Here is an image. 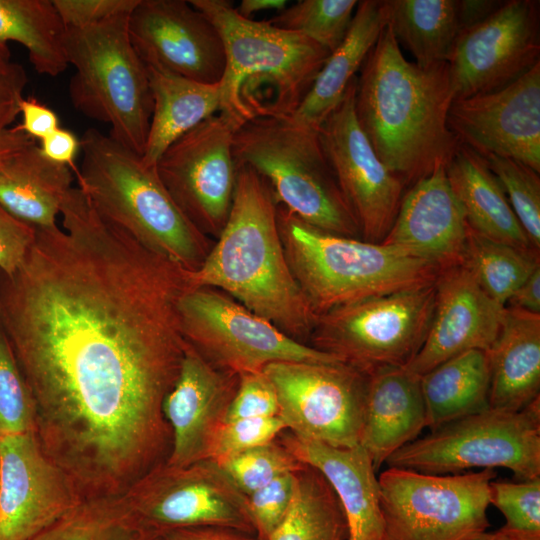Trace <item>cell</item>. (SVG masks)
I'll use <instances>...</instances> for the list:
<instances>
[{
    "instance_id": "43",
    "label": "cell",
    "mask_w": 540,
    "mask_h": 540,
    "mask_svg": "<svg viewBox=\"0 0 540 540\" xmlns=\"http://www.w3.org/2000/svg\"><path fill=\"white\" fill-rule=\"evenodd\" d=\"M295 472L281 475L247 496L258 540H269L286 517L294 496Z\"/></svg>"
},
{
    "instance_id": "33",
    "label": "cell",
    "mask_w": 540,
    "mask_h": 540,
    "mask_svg": "<svg viewBox=\"0 0 540 540\" xmlns=\"http://www.w3.org/2000/svg\"><path fill=\"white\" fill-rule=\"evenodd\" d=\"M65 26L51 0H0V47L21 44L39 74L66 70Z\"/></svg>"
},
{
    "instance_id": "8",
    "label": "cell",
    "mask_w": 540,
    "mask_h": 540,
    "mask_svg": "<svg viewBox=\"0 0 540 540\" xmlns=\"http://www.w3.org/2000/svg\"><path fill=\"white\" fill-rule=\"evenodd\" d=\"M129 15L66 28L64 48L75 68L68 88L74 108L110 125V137L142 156L153 97L147 67L129 37Z\"/></svg>"
},
{
    "instance_id": "10",
    "label": "cell",
    "mask_w": 540,
    "mask_h": 540,
    "mask_svg": "<svg viewBox=\"0 0 540 540\" xmlns=\"http://www.w3.org/2000/svg\"><path fill=\"white\" fill-rule=\"evenodd\" d=\"M434 300L435 282L335 307L317 316L310 346L366 375L406 366L424 343Z\"/></svg>"
},
{
    "instance_id": "38",
    "label": "cell",
    "mask_w": 540,
    "mask_h": 540,
    "mask_svg": "<svg viewBox=\"0 0 540 540\" xmlns=\"http://www.w3.org/2000/svg\"><path fill=\"white\" fill-rule=\"evenodd\" d=\"M502 185L532 247L540 248V178L531 167L511 158L482 156Z\"/></svg>"
},
{
    "instance_id": "12",
    "label": "cell",
    "mask_w": 540,
    "mask_h": 540,
    "mask_svg": "<svg viewBox=\"0 0 540 540\" xmlns=\"http://www.w3.org/2000/svg\"><path fill=\"white\" fill-rule=\"evenodd\" d=\"M185 340L214 366L235 374L273 362H341L285 334L225 293L189 287L178 301Z\"/></svg>"
},
{
    "instance_id": "44",
    "label": "cell",
    "mask_w": 540,
    "mask_h": 540,
    "mask_svg": "<svg viewBox=\"0 0 540 540\" xmlns=\"http://www.w3.org/2000/svg\"><path fill=\"white\" fill-rule=\"evenodd\" d=\"M278 414L276 391L263 370L239 374L226 420L274 417Z\"/></svg>"
},
{
    "instance_id": "48",
    "label": "cell",
    "mask_w": 540,
    "mask_h": 540,
    "mask_svg": "<svg viewBox=\"0 0 540 540\" xmlns=\"http://www.w3.org/2000/svg\"><path fill=\"white\" fill-rule=\"evenodd\" d=\"M22 122L19 128L34 140H42L60 127L57 114L36 98H24L20 103Z\"/></svg>"
},
{
    "instance_id": "9",
    "label": "cell",
    "mask_w": 540,
    "mask_h": 540,
    "mask_svg": "<svg viewBox=\"0 0 540 540\" xmlns=\"http://www.w3.org/2000/svg\"><path fill=\"white\" fill-rule=\"evenodd\" d=\"M385 463L437 475L503 467L516 480L540 477V397L518 412L489 408L451 421L406 444Z\"/></svg>"
},
{
    "instance_id": "53",
    "label": "cell",
    "mask_w": 540,
    "mask_h": 540,
    "mask_svg": "<svg viewBox=\"0 0 540 540\" xmlns=\"http://www.w3.org/2000/svg\"><path fill=\"white\" fill-rule=\"evenodd\" d=\"M35 140L19 126L10 127L0 133V165L12 154L34 143Z\"/></svg>"
},
{
    "instance_id": "21",
    "label": "cell",
    "mask_w": 540,
    "mask_h": 540,
    "mask_svg": "<svg viewBox=\"0 0 540 540\" xmlns=\"http://www.w3.org/2000/svg\"><path fill=\"white\" fill-rule=\"evenodd\" d=\"M238 379V374L214 366L186 341L177 379L162 406L171 431L167 465L184 467L210 459Z\"/></svg>"
},
{
    "instance_id": "19",
    "label": "cell",
    "mask_w": 540,
    "mask_h": 540,
    "mask_svg": "<svg viewBox=\"0 0 540 540\" xmlns=\"http://www.w3.org/2000/svg\"><path fill=\"white\" fill-rule=\"evenodd\" d=\"M447 123L480 156L517 160L540 172V62L492 92L452 101Z\"/></svg>"
},
{
    "instance_id": "42",
    "label": "cell",
    "mask_w": 540,
    "mask_h": 540,
    "mask_svg": "<svg viewBox=\"0 0 540 540\" xmlns=\"http://www.w3.org/2000/svg\"><path fill=\"white\" fill-rule=\"evenodd\" d=\"M285 430L286 425L279 416L226 420L214 437L210 459L220 462L268 444Z\"/></svg>"
},
{
    "instance_id": "49",
    "label": "cell",
    "mask_w": 540,
    "mask_h": 540,
    "mask_svg": "<svg viewBox=\"0 0 540 540\" xmlns=\"http://www.w3.org/2000/svg\"><path fill=\"white\" fill-rule=\"evenodd\" d=\"M39 147L51 161L70 167L74 174L78 172L74 161L80 150V139L72 131L59 127L40 140Z\"/></svg>"
},
{
    "instance_id": "29",
    "label": "cell",
    "mask_w": 540,
    "mask_h": 540,
    "mask_svg": "<svg viewBox=\"0 0 540 540\" xmlns=\"http://www.w3.org/2000/svg\"><path fill=\"white\" fill-rule=\"evenodd\" d=\"M446 173L472 230L517 248L535 250L482 156L459 143Z\"/></svg>"
},
{
    "instance_id": "28",
    "label": "cell",
    "mask_w": 540,
    "mask_h": 540,
    "mask_svg": "<svg viewBox=\"0 0 540 540\" xmlns=\"http://www.w3.org/2000/svg\"><path fill=\"white\" fill-rule=\"evenodd\" d=\"M72 182V169L45 157L34 142L0 165V206L35 228H51Z\"/></svg>"
},
{
    "instance_id": "17",
    "label": "cell",
    "mask_w": 540,
    "mask_h": 540,
    "mask_svg": "<svg viewBox=\"0 0 540 540\" xmlns=\"http://www.w3.org/2000/svg\"><path fill=\"white\" fill-rule=\"evenodd\" d=\"M539 2L508 0L459 33L448 60L455 99L500 89L540 62Z\"/></svg>"
},
{
    "instance_id": "35",
    "label": "cell",
    "mask_w": 540,
    "mask_h": 540,
    "mask_svg": "<svg viewBox=\"0 0 540 540\" xmlns=\"http://www.w3.org/2000/svg\"><path fill=\"white\" fill-rule=\"evenodd\" d=\"M30 540H163L123 497L85 500Z\"/></svg>"
},
{
    "instance_id": "27",
    "label": "cell",
    "mask_w": 540,
    "mask_h": 540,
    "mask_svg": "<svg viewBox=\"0 0 540 540\" xmlns=\"http://www.w3.org/2000/svg\"><path fill=\"white\" fill-rule=\"evenodd\" d=\"M384 26L381 0L358 1L344 40L329 54L311 88L290 116L293 121L319 130L342 101Z\"/></svg>"
},
{
    "instance_id": "45",
    "label": "cell",
    "mask_w": 540,
    "mask_h": 540,
    "mask_svg": "<svg viewBox=\"0 0 540 540\" xmlns=\"http://www.w3.org/2000/svg\"><path fill=\"white\" fill-rule=\"evenodd\" d=\"M65 28H78L129 14L139 0H52Z\"/></svg>"
},
{
    "instance_id": "55",
    "label": "cell",
    "mask_w": 540,
    "mask_h": 540,
    "mask_svg": "<svg viewBox=\"0 0 540 540\" xmlns=\"http://www.w3.org/2000/svg\"><path fill=\"white\" fill-rule=\"evenodd\" d=\"M466 540H514L508 535H506L504 532H502L500 529L493 532H481L479 534H476Z\"/></svg>"
},
{
    "instance_id": "36",
    "label": "cell",
    "mask_w": 540,
    "mask_h": 540,
    "mask_svg": "<svg viewBox=\"0 0 540 540\" xmlns=\"http://www.w3.org/2000/svg\"><path fill=\"white\" fill-rule=\"evenodd\" d=\"M462 264L483 291L505 307L513 293L540 267L539 251L487 238L468 226Z\"/></svg>"
},
{
    "instance_id": "16",
    "label": "cell",
    "mask_w": 540,
    "mask_h": 540,
    "mask_svg": "<svg viewBox=\"0 0 540 540\" xmlns=\"http://www.w3.org/2000/svg\"><path fill=\"white\" fill-rule=\"evenodd\" d=\"M357 77L319 128V137L362 240L381 243L398 213L405 185L375 154L355 114Z\"/></svg>"
},
{
    "instance_id": "4",
    "label": "cell",
    "mask_w": 540,
    "mask_h": 540,
    "mask_svg": "<svg viewBox=\"0 0 540 540\" xmlns=\"http://www.w3.org/2000/svg\"><path fill=\"white\" fill-rule=\"evenodd\" d=\"M189 2L223 40L219 112L240 125L258 116H292L330 52L300 33L241 16L232 1Z\"/></svg>"
},
{
    "instance_id": "2",
    "label": "cell",
    "mask_w": 540,
    "mask_h": 540,
    "mask_svg": "<svg viewBox=\"0 0 540 540\" xmlns=\"http://www.w3.org/2000/svg\"><path fill=\"white\" fill-rule=\"evenodd\" d=\"M359 72L356 119L384 166L407 187L447 165L459 145L447 123L454 100L448 62H409L385 25Z\"/></svg>"
},
{
    "instance_id": "39",
    "label": "cell",
    "mask_w": 540,
    "mask_h": 540,
    "mask_svg": "<svg viewBox=\"0 0 540 540\" xmlns=\"http://www.w3.org/2000/svg\"><path fill=\"white\" fill-rule=\"evenodd\" d=\"M235 487L248 496L277 477L302 467L278 439L217 462Z\"/></svg>"
},
{
    "instance_id": "46",
    "label": "cell",
    "mask_w": 540,
    "mask_h": 540,
    "mask_svg": "<svg viewBox=\"0 0 540 540\" xmlns=\"http://www.w3.org/2000/svg\"><path fill=\"white\" fill-rule=\"evenodd\" d=\"M34 226L0 206V272L13 275L23 263L36 237Z\"/></svg>"
},
{
    "instance_id": "52",
    "label": "cell",
    "mask_w": 540,
    "mask_h": 540,
    "mask_svg": "<svg viewBox=\"0 0 540 540\" xmlns=\"http://www.w3.org/2000/svg\"><path fill=\"white\" fill-rule=\"evenodd\" d=\"M502 3L498 0H457L460 32L485 20Z\"/></svg>"
},
{
    "instance_id": "37",
    "label": "cell",
    "mask_w": 540,
    "mask_h": 540,
    "mask_svg": "<svg viewBox=\"0 0 540 540\" xmlns=\"http://www.w3.org/2000/svg\"><path fill=\"white\" fill-rule=\"evenodd\" d=\"M357 4L356 0H300L268 21L306 36L331 53L344 40Z\"/></svg>"
},
{
    "instance_id": "47",
    "label": "cell",
    "mask_w": 540,
    "mask_h": 540,
    "mask_svg": "<svg viewBox=\"0 0 540 540\" xmlns=\"http://www.w3.org/2000/svg\"><path fill=\"white\" fill-rule=\"evenodd\" d=\"M28 77L22 65L11 60L8 47H0V133L20 115Z\"/></svg>"
},
{
    "instance_id": "7",
    "label": "cell",
    "mask_w": 540,
    "mask_h": 540,
    "mask_svg": "<svg viewBox=\"0 0 540 540\" xmlns=\"http://www.w3.org/2000/svg\"><path fill=\"white\" fill-rule=\"evenodd\" d=\"M232 150L236 167L248 166L263 177L277 205L324 232L352 238L360 234L318 130L290 117H253L235 131Z\"/></svg>"
},
{
    "instance_id": "25",
    "label": "cell",
    "mask_w": 540,
    "mask_h": 540,
    "mask_svg": "<svg viewBox=\"0 0 540 540\" xmlns=\"http://www.w3.org/2000/svg\"><path fill=\"white\" fill-rule=\"evenodd\" d=\"M426 423L420 376L404 366L368 375L359 445L371 457L376 471L393 453L417 439Z\"/></svg>"
},
{
    "instance_id": "1",
    "label": "cell",
    "mask_w": 540,
    "mask_h": 540,
    "mask_svg": "<svg viewBox=\"0 0 540 540\" xmlns=\"http://www.w3.org/2000/svg\"><path fill=\"white\" fill-rule=\"evenodd\" d=\"M61 224L37 228L0 272V325L31 390L35 432L83 500L123 496L166 462L163 401L186 340L187 270L147 249L73 187Z\"/></svg>"
},
{
    "instance_id": "50",
    "label": "cell",
    "mask_w": 540,
    "mask_h": 540,
    "mask_svg": "<svg viewBox=\"0 0 540 540\" xmlns=\"http://www.w3.org/2000/svg\"><path fill=\"white\" fill-rule=\"evenodd\" d=\"M161 533L163 540H258L254 534L221 526L176 528Z\"/></svg>"
},
{
    "instance_id": "24",
    "label": "cell",
    "mask_w": 540,
    "mask_h": 540,
    "mask_svg": "<svg viewBox=\"0 0 540 540\" xmlns=\"http://www.w3.org/2000/svg\"><path fill=\"white\" fill-rule=\"evenodd\" d=\"M278 439L330 484L346 517L347 540H383L379 482L373 461L363 447H334L298 438L288 430Z\"/></svg>"
},
{
    "instance_id": "54",
    "label": "cell",
    "mask_w": 540,
    "mask_h": 540,
    "mask_svg": "<svg viewBox=\"0 0 540 540\" xmlns=\"http://www.w3.org/2000/svg\"><path fill=\"white\" fill-rule=\"evenodd\" d=\"M287 7L285 0H242L236 8L237 12L245 17L250 18L251 15L267 10L282 11Z\"/></svg>"
},
{
    "instance_id": "34",
    "label": "cell",
    "mask_w": 540,
    "mask_h": 540,
    "mask_svg": "<svg viewBox=\"0 0 540 540\" xmlns=\"http://www.w3.org/2000/svg\"><path fill=\"white\" fill-rule=\"evenodd\" d=\"M295 476L289 511L269 540H347L344 511L324 476L304 463Z\"/></svg>"
},
{
    "instance_id": "18",
    "label": "cell",
    "mask_w": 540,
    "mask_h": 540,
    "mask_svg": "<svg viewBox=\"0 0 540 540\" xmlns=\"http://www.w3.org/2000/svg\"><path fill=\"white\" fill-rule=\"evenodd\" d=\"M81 502L35 430L0 437V540H30Z\"/></svg>"
},
{
    "instance_id": "40",
    "label": "cell",
    "mask_w": 540,
    "mask_h": 540,
    "mask_svg": "<svg viewBox=\"0 0 540 540\" xmlns=\"http://www.w3.org/2000/svg\"><path fill=\"white\" fill-rule=\"evenodd\" d=\"M490 504L505 517L502 532L514 540H540V477L490 483Z\"/></svg>"
},
{
    "instance_id": "14",
    "label": "cell",
    "mask_w": 540,
    "mask_h": 540,
    "mask_svg": "<svg viewBox=\"0 0 540 540\" xmlns=\"http://www.w3.org/2000/svg\"><path fill=\"white\" fill-rule=\"evenodd\" d=\"M122 497L146 525L159 532L221 526L256 535L247 496L212 459L184 467L163 463Z\"/></svg>"
},
{
    "instance_id": "11",
    "label": "cell",
    "mask_w": 540,
    "mask_h": 540,
    "mask_svg": "<svg viewBox=\"0 0 540 540\" xmlns=\"http://www.w3.org/2000/svg\"><path fill=\"white\" fill-rule=\"evenodd\" d=\"M494 469L428 474L389 467L378 477L383 540H466L490 523Z\"/></svg>"
},
{
    "instance_id": "22",
    "label": "cell",
    "mask_w": 540,
    "mask_h": 540,
    "mask_svg": "<svg viewBox=\"0 0 540 540\" xmlns=\"http://www.w3.org/2000/svg\"><path fill=\"white\" fill-rule=\"evenodd\" d=\"M505 311L462 263L442 270L435 281L434 310L426 338L404 367L421 377L463 352L487 351L499 334Z\"/></svg>"
},
{
    "instance_id": "32",
    "label": "cell",
    "mask_w": 540,
    "mask_h": 540,
    "mask_svg": "<svg viewBox=\"0 0 540 540\" xmlns=\"http://www.w3.org/2000/svg\"><path fill=\"white\" fill-rule=\"evenodd\" d=\"M385 21L420 67L448 62L460 33L457 0H381Z\"/></svg>"
},
{
    "instance_id": "3",
    "label": "cell",
    "mask_w": 540,
    "mask_h": 540,
    "mask_svg": "<svg viewBox=\"0 0 540 540\" xmlns=\"http://www.w3.org/2000/svg\"><path fill=\"white\" fill-rule=\"evenodd\" d=\"M236 168L228 219L202 264L187 271L189 286L217 289L290 337L309 340L318 315L286 259L273 192L252 168Z\"/></svg>"
},
{
    "instance_id": "26",
    "label": "cell",
    "mask_w": 540,
    "mask_h": 540,
    "mask_svg": "<svg viewBox=\"0 0 540 540\" xmlns=\"http://www.w3.org/2000/svg\"><path fill=\"white\" fill-rule=\"evenodd\" d=\"M505 309L499 334L486 351L489 407L518 412L540 397V314Z\"/></svg>"
},
{
    "instance_id": "31",
    "label": "cell",
    "mask_w": 540,
    "mask_h": 540,
    "mask_svg": "<svg viewBox=\"0 0 540 540\" xmlns=\"http://www.w3.org/2000/svg\"><path fill=\"white\" fill-rule=\"evenodd\" d=\"M489 386V362L484 350H469L437 365L421 376L426 427L432 431L489 409Z\"/></svg>"
},
{
    "instance_id": "30",
    "label": "cell",
    "mask_w": 540,
    "mask_h": 540,
    "mask_svg": "<svg viewBox=\"0 0 540 540\" xmlns=\"http://www.w3.org/2000/svg\"><path fill=\"white\" fill-rule=\"evenodd\" d=\"M147 73L153 111L141 159L156 166L172 143L220 111L221 90L220 83H199L152 67H147Z\"/></svg>"
},
{
    "instance_id": "5",
    "label": "cell",
    "mask_w": 540,
    "mask_h": 540,
    "mask_svg": "<svg viewBox=\"0 0 540 540\" xmlns=\"http://www.w3.org/2000/svg\"><path fill=\"white\" fill-rule=\"evenodd\" d=\"M80 150L78 187L102 216L187 271L202 264L210 250L206 235L176 204L155 166L96 128L84 132Z\"/></svg>"
},
{
    "instance_id": "51",
    "label": "cell",
    "mask_w": 540,
    "mask_h": 540,
    "mask_svg": "<svg viewBox=\"0 0 540 540\" xmlns=\"http://www.w3.org/2000/svg\"><path fill=\"white\" fill-rule=\"evenodd\" d=\"M505 308L540 314V267L513 293Z\"/></svg>"
},
{
    "instance_id": "23",
    "label": "cell",
    "mask_w": 540,
    "mask_h": 540,
    "mask_svg": "<svg viewBox=\"0 0 540 540\" xmlns=\"http://www.w3.org/2000/svg\"><path fill=\"white\" fill-rule=\"evenodd\" d=\"M468 224L450 185L446 165L437 166L403 195L391 229L381 242L404 250L441 271L461 264Z\"/></svg>"
},
{
    "instance_id": "41",
    "label": "cell",
    "mask_w": 540,
    "mask_h": 540,
    "mask_svg": "<svg viewBox=\"0 0 540 540\" xmlns=\"http://www.w3.org/2000/svg\"><path fill=\"white\" fill-rule=\"evenodd\" d=\"M36 407L0 325V437L35 430Z\"/></svg>"
},
{
    "instance_id": "20",
    "label": "cell",
    "mask_w": 540,
    "mask_h": 540,
    "mask_svg": "<svg viewBox=\"0 0 540 540\" xmlns=\"http://www.w3.org/2000/svg\"><path fill=\"white\" fill-rule=\"evenodd\" d=\"M131 43L147 67L218 84L226 57L216 26L185 0H139L128 20Z\"/></svg>"
},
{
    "instance_id": "6",
    "label": "cell",
    "mask_w": 540,
    "mask_h": 540,
    "mask_svg": "<svg viewBox=\"0 0 540 540\" xmlns=\"http://www.w3.org/2000/svg\"><path fill=\"white\" fill-rule=\"evenodd\" d=\"M294 278L317 315L394 291L433 284L441 270L404 250L319 230L277 205Z\"/></svg>"
},
{
    "instance_id": "15",
    "label": "cell",
    "mask_w": 540,
    "mask_h": 540,
    "mask_svg": "<svg viewBox=\"0 0 540 540\" xmlns=\"http://www.w3.org/2000/svg\"><path fill=\"white\" fill-rule=\"evenodd\" d=\"M239 126L218 112L172 143L155 166L176 204L205 235L218 237L230 213L237 172L233 137Z\"/></svg>"
},
{
    "instance_id": "13",
    "label": "cell",
    "mask_w": 540,
    "mask_h": 540,
    "mask_svg": "<svg viewBox=\"0 0 540 540\" xmlns=\"http://www.w3.org/2000/svg\"><path fill=\"white\" fill-rule=\"evenodd\" d=\"M263 372L289 432L334 447L359 445L368 375L343 362L281 361Z\"/></svg>"
}]
</instances>
